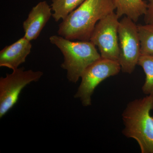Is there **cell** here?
I'll return each instance as SVG.
<instances>
[{
	"mask_svg": "<svg viewBox=\"0 0 153 153\" xmlns=\"http://www.w3.org/2000/svg\"><path fill=\"white\" fill-rule=\"evenodd\" d=\"M113 0H85L59 25V36L69 40H90L97 22L114 12Z\"/></svg>",
	"mask_w": 153,
	"mask_h": 153,
	"instance_id": "obj_1",
	"label": "cell"
},
{
	"mask_svg": "<svg viewBox=\"0 0 153 153\" xmlns=\"http://www.w3.org/2000/svg\"><path fill=\"white\" fill-rule=\"evenodd\" d=\"M153 96L146 95L129 102L122 114V133L135 140L142 153H153Z\"/></svg>",
	"mask_w": 153,
	"mask_h": 153,
	"instance_id": "obj_2",
	"label": "cell"
},
{
	"mask_svg": "<svg viewBox=\"0 0 153 153\" xmlns=\"http://www.w3.org/2000/svg\"><path fill=\"white\" fill-rule=\"evenodd\" d=\"M50 42L58 47L64 57L61 67L67 71V78L76 83L85 69L101 57L96 46L90 41L73 42L60 36H52Z\"/></svg>",
	"mask_w": 153,
	"mask_h": 153,
	"instance_id": "obj_3",
	"label": "cell"
},
{
	"mask_svg": "<svg viewBox=\"0 0 153 153\" xmlns=\"http://www.w3.org/2000/svg\"><path fill=\"white\" fill-rule=\"evenodd\" d=\"M121 70L117 61L100 57L85 69L81 76V82L74 97L85 107L91 105V97L96 88L110 76L117 75Z\"/></svg>",
	"mask_w": 153,
	"mask_h": 153,
	"instance_id": "obj_4",
	"label": "cell"
},
{
	"mask_svg": "<svg viewBox=\"0 0 153 153\" xmlns=\"http://www.w3.org/2000/svg\"><path fill=\"white\" fill-rule=\"evenodd\" d=\"M118 34L120 52L118 62L123 72L131 74L141 55L137 25L125 16L120 21Z\"/></svg>",
	"mask_w": 153,
	"mask_h": 153,
	"instance_id": "obj_5",
	"label": "cell"
},
{
	"mask_svg": "<svg viewBox=\"0 0 153 153\" xmlns=\"http://www.w3.org/2000/svg\"><path fill=\"white\" fill-rule=\"evenodd\" d=\"M41 71H25L24 68L13 70L0 78V118H1L17 103L23 88L43 76Z\"/></svg>",
	"mask_w": 153,
	"mask_h": 153,
	"instance_id": "obj_6",
	"label": "cell"
},
{
	"mask_svg": "<svg viewBox=\"0 0 153 153\" xmlns=\"http://www.w3.org/2000/svg\"><path fill=\"white\" fill-rule=\"evenodd\" d=\"M119 19L113 12L100 20L96 25L89 40L98 47L101 57L117 61L120 53Z\"/></svg>",
	"mask_w": 153,
	"mask_h": 153,
	"instance_id": "obj_7",
	"label": "cell"
},
{
	"mask_svg": "<svg viewBox=\"0 0 153 153\" xmlns=\"http://www.w3.org/2000/svg\"><path fill=\"white\" fill-rule=\"evenodd\" d=\"M52 10L46 1L40 2L33 7L23 23L24 37L30 41L37 39L52 16Z\"/></svg>",
	"mask_w": 153,
	"mask_h": 153,
	"instance_id": "obj_8",
	"label": "cell"
},
{
	"mask_svg": "<svg viewBox=\"0 0 153 153\" xmlns=\"http://www.w3.org/2000/svg\"><path fill=\"white\" fill-rule=\"evenodd\" d=\"M32 47L30 41L24 36L13 44L7 46L0 52V66L13 70L19 68L26 61Z\"/></svg>",
	"mask_w": 153,
	"mask_h": 153,
	"instance_id": "obj_9",
	"label": "cell"
},
{
	"mask_svg": "<svg viewBox=\"0 0 153 153\" xmlns=\"http://www.w3.org/2000/svg\"><path fill=\"white\" fill-rule=\"evenodd\" d=\"M117 15L120 18L123 16L134 22L146 13L148 4L143 0H113Z\"/></svg>",
	"mask_w": 153,
	"mask_h": 153,
	"instance_id": "obj_10",
	"label": "cell"
},
{
	"mask_svg": "<svg viewBox=\"0 0 153 153\" xmlns=\"http://www.w3.org/2000/svg\"><path fill=\"white\" fill-rule=\"evenodd\" d=\"M85 0H52L51 8L54 12L52 16L55 22L64 20L76 7Z\"/></svg>",
	"mask_w": 153,
	"mask_h": 153,
	"instance_id": "obj_11",
	"label": "cell"
},
{
	"mask_svg": "<svg viewBox=\"0 0 153 153\" xmlns=\"http://www.w3.org/2000/svg\"><path fill=\"white\" fill-rule=\"evenodd\" d=\"M137 65L142 67L146 74L145 82L142 87L143 93L153 96V56L141 55Z\"/></svg>",
	"mask_w": 153,
	"mask_h": 153,
	"instance_id": "obj_12",
	"label": "cell"
},
{
	"mask_svg": "<svg viewBox=\"0 0 153 153\" xmlns=\"http://www.w3.org/2000/svg\"><path fill=\"white\" fill-rule=\"evenodd\" d=\"M141 55L153 56V23L137 25Z\"/></svg>",
	"mask_w": 153,
	"mask_h": 153,
	"instance_id": "obj_13",
	"label": "cell"
},
{
	"mask_svg": "<svg viewBox=\"0 0 153 153\" xmlns=\"http://www.w3.org/2000/svg\"><path fill=\"white\" fill-rule=\"evenodd\" d=\"M146 24L153 23V0H149L146 13L144 15Z\"/></svg>",
	"mask_w": 153,
	"mask_h": 153,
	"instance_id": "obj_14",
	"label": "cell"
}]
</instances>
